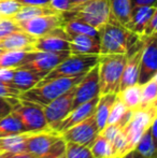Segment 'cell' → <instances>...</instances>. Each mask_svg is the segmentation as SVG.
<instances>
[{"label":"cell","instance_id":"obj_45","mask_svg":"<svg viewBox=\"0 0 157 158\" xmlns=\"http://www.w3.org/2000/svg\"><path fill=\"white\" fill-rule=\"evenodd\" d=\"M22 6H48L50 0H16Z\"/></svg>","mask_w":157,"mask_h":158},{"label":"cell","instance_id":"obj_1","mask_svg":"<svg viewBox=\"0 0 157 158\" xmlns=\"http://www.w3.org/2000/svg\"><path fill=\"white\" fill-rule=\"evenodd\" d=\"M139 35L128 30L110 15L109 22L99 30L100 54H127L139 40Z\"/></svg>","mask_w":157,"mask_h":158},{"label":"cell","instance_id":"obj_2","mask_svg":"<svg viewBox=\"0 0 157 158\" xmlns=\"http://www.w3.org/2000/svg\"><path fill=\"white\" fill-rule=\"evenodd\" d=\"M84 74L76 77H58L50 81H40L36 86L21 94V99L35 102L41 106H45L64 93L76 86Z\"/></svg>","mask_w":157,"mask_h":158},{"label":"cell","instance_id":"obj_4","mask_svg":"<svg viewBox=\"0 0 157 158\" xmlns=\"http://www.w3.org/2000/svg\"><path fill=\"white\" fill-rule=\"evenodd\" d=\"M110 13V0H87L61 15L65 22L78 19L100 30L109 22Z\"/></svg>","mask_w":157,"mask_h":158},{"label":"cell","instance_id":"obj_26","mask_svg":"<svg viewBox=\"0 0 157 158\" xmlns=\"http://www.w3.org/2000/svg\"><path fill=\"white\" fill-rule=\"evenodd\" d=\"M64 29H65L67 35L70 37V39L72 37H74V35H93V37L99 38V30H97L93 26L88 25L87 23H85L83 21H80L78 19H72L65 22Z\"/></svg>","mask_w":157,"mask_h":158},{"label":"cell","instance_id":"obj_30","mask_svg":"<svg viewBox=\"0 0 157 158\" xmlns=\"http://www.w3.org/2000/svg\"><path fill=\"white\" fill-rule=\"evenodd\" d=\"M156 144L157 141L154 140L149 127L140 138L134 150L145 158H156Z\"/></svg>","mask_w":157,"mask_h":158},{"label":"cell","instance_id":"obj_31","mask_svg":"<svg viewBox=\"0 0 157 158\" xmlns=\"http://www.w3.org/2000/svg\"><path fill=\"white\" fill-rule=\"evenodd\" d=\"M94 158H113L111 142L99 133L93 144L89 146Z\"/></svg>","mask_w":157,"mask_h":158},{"label":"cell","instance_id":"obj_20","mask_svg":"<svg viewBox=\"0 0 157 158\" xmlns=\"http://www.w3.org/2000/svg\"><path fill=\"white\" fill-rule=\"evenodd\" d=\"M36 38L28 35L24 30H17L6 37L0 39V48L3 51L9 50H23L32 46Z\"/></svg>","mask_w":157,"mask_h":158},{"label":"cell","instance_id":"obj_10","mask_svg":"<svg viewBox=\"0 0 157 158\" xmlns=\"http://www.w3.org/2000/svg\"><path fill=\"white\" fill-rule=\"evenodd\" d=\"M99 132L100 130L97 126L95 115L93 114L84 121L80 122L79 124L64 131L61 133V137L65 139L66 142H71V143L89 148L97 138V135H99Z\"/></svg>","mask_w":157,"mask_h":158},{"label":"cell","instance_id":"obj_19","mask_svg":"<svg viewBox=\"0 0 157 158\" xmlns=\"http://www.w3.org/2000/svg\"><path fill=\"white\" fill-rule=\"evenodd\" d=\"M42 79H43L42 74H39L28 69H24L22 67H17L15 68L11 84L19 92L23 93L36 86Z\"/></svg>","mask_w":157,"mask_h":158},{"label":"cell","instance_id":"obj_14","mask_svg":"<svg viewBox=\"0 0 157 158\" xmlns=\"http://www.w3.org/2000/svg\"><path fill=\"white\" fill-rule=\"evenodd\" d=\"M70 37L64 29V26L56 27L46 35L37 38L32 44L34 51L41 52H70Z\"/></svg>","mask_w":157,"mask_h":158},{"label":"cell","instance_id":"obj_27","mask_svg":"<svg viewBox=\"0 0 157 158\" xmlns=\"http://www.w3.org/2000/svg\"><path fill=\"white\" fill-rule=\"evenodd\" d=\"M25 132H28V131L12 112L0 118V138Z\"/></svg>","mask_w":157,"mask_h":158},{"label":"cell","instance_id":"obj_25","mask_svg":"<svg viewBox=\"0 0 157 158\" xmlns=\"http://www.w3.org/2000/svg\"><path fill=\"white\" fill-rule=\"evenodd\" d=\"M110 15L113 19H115L123 26L127 25L132 10L130 0H110Z\"/></svg>","mask_w":157,"mask_h":158},{"label":"cell","instance_id":"obj_34","mask_svg":"<svg viewBox=\"0 0 157 158\" xmlns=\"http://www.w3.org/2000/svg\"><path fill=\"white\" fill-rule=\"evenodd\" d=\"M127 111V108L125 106V104L123 103L119 97L118 96L114 101L113 106H112L111 110H110L109 113V117H108V122H107V125L108 124H114V123H118L119 122V119L123 117L124 113Z\"/></svg>","mask_w":157,"mask_h":158},{"label":"cell","instance_id":"obj_41","mask_svg":"<svg viewBox=\"0 0 157 158\" xmlns=\"http://www.w3.org/2000/svg\"><path fill=\"white\" fill-rule=\"evenodd\" d=\"M19 99H6L0 97V118L8 115L12 112L13 106L19 101Z\"/></svg>","mask_w":157,"mask_h":158},{"label":"cell","instance_id":"obj_43","mask_svg":"<svg viewBox=\"0 0 157 158\" xmlns=\"http://www.w3.org/2000/svg\"><path fill=\"white\" fill-rule=\"evenodd\" d=\"M14 71L15 68H0V81L11 84Z\"/></svg>","mask_w":157,"mask_h":158},{"label":"cell","instance_id":"obj_3","mask_svg":"<svg viewBox=\"0 0 157 158\" xmlns=\"http://www.w3.org/2000/svg\"><path fill=\"white\" fill-rule=\"evenodd\" d=\"M125 54L99 55V86L100 95L118 94L122 73L126 64Z\"/></svg>","mask_w":157,"mask_h":158},{"label":"cell","instance_id":"obj_15","mask_svg":"<svg viewBox=\"0 0 157 158\" xmlns=\"http://www.w3.org/2000/svg\"><path fill=\"white\" fill-rule=\"evenodd\" d=\"M60 135V133L55 130L30 132L26 140V152L41 158Z\"/></svg>","mask_w":157,"mask_h":158},{"label":"cell","instance_id":"obj_6","mask_svg":"<svg viewBox=\"0 0 157 158\" xmlns=\"http://www.w3.org/2000/svg\"><path fill=\"white\" fill-rule=\"evenodd\" d=\"M12 113L21 121L28 132L52 130L48 125L43 106L35 102L19 99L13 106Z\"/></svg>","mask_w":157,"mask_h":158},{"label":"cell","instance_id":"obj_22","mask_svg":"<svg viewBox=\"0 0 157 158\" xmlns=\"http://www.w3.org/2000/svg\"><path fill=\"white\" fill-rule=\"evenodd\" d=\"M30 132L0 138V153L26 152V140Z\"/></svg>","mask_w":157,"mask_h":158},{"label":"cell","instance_id":"obj_44","mask_svg":"<svg viewBox=\"0 0 157 158\" xmlns=\"http://www.w3.org/2000/svg\"><path fill=\"white\" fill-rule=\"evenodd\" d=\"M4 158H39L32 155L29 152H19V153H2Z\"/></svg>","mask_w":157,"mask_h":158},{"label":"cell","instance_id":"obj_36","mask_svg":"<svg viewBox=\"0 0 157 158\" xmlns=\"http://www.w3.org/2000/svg\"><path fill=\"white\" fill-rule=\"evenodd\" d=\"M66 145H67V142H66L65 139L60 135V137L51 145V148H48V152H46L41 158H57V157L61 156V155H64L66 152Z\"/></svg>","mask_w":157,"mask_h":158},{"label":"cell","instance_id":"obj_28","mask_svg":"<svg viewBox=\"0 0 157 158\" xmlns=\"http://www.w3.org/2000/svg\"><path fill=\"white\" fill-rule=\"evenodd\" d=\"M118 96L125 104L126 108L134 111L139 109L141 103V86L138 84L128 86V87L119 90Z\"/></svg>","mask_w":157,"mask_h":158},{"label":"cell","instance_id":"obj_51","mask_svg":"<svg viewBox=\"0 0 157 158\" xmlns=\"http://www.w3.org/2000/svg\"><path fill=\"white\" fill-rule=\"evenodd\" d=\"M0 158H4V157H3V155H2V154H0Z\"/></svg>","mask_w":157,"mask_h":158},{"label":"cell","instance_id":"obj_37","mask_svg":"<svg viewBox=\"0 0 157 158\" xmlns=\"http://www.w3.org/2000/svg\"><path fill=\"white\" fill-rule=\"evenodd\" d=\"M22 30L21 27L16 22H14L12 19H6V17H1L0 19V39L6 37L10 33Z\"/></svg>","mask_w":157,"mask_h":158},{"label":"cell","instance_id":"obj_49","mask_svg":"<svg viewBox=\"0 0 157 158\" xmlns=\"http://www.w3.org/2000/svg\"><path fill=\"white\" fill-rule=\"evenodd\" d=\"M57 158H66V157H65V154L61 155V156H59V157H57Z\"/></svg>","mask_w":157,"mask_h":158},{"label":"cell","instance_id":"obj_53","mask_svg":"<svg viewBox=\"0 0 157 158\" xmlns=\"http://www.w3.org/2000/svg\"><path fill=\"white\" fill-rule=\"evenodd\" d=\"M0 154H1V153H0Z\"/></svg>","mask_w":157,"mask_h":158},{"label":"cell","instance_id":"obj_7","mask_svg":"<svg viewBox=\"0 0 157 158\" xmlns=\"http://www.w3.org/2000/svg\"><path fill=\"white\" fill-rule=\"evenodd\" d=\"M156 118L157 106H153L147 109H137L134 111L128 123L122 129L130 151L134 150L145 130Z\"/></svg>","mask_w":157,"mask_h":158},{"label":"cell","instance_id":"obj_38","mask_svg":"<svg viewBox=\"0 0 157 158\" xmlns=\"http://www.w3.org/2000/svg\"><path fill=\"white\" fill-rule=\"evenodd\" d=\"M21 94L17 88H15L12 84L0 81V97L6 99H21Z\"/></svg>","mask_w":157,"mask_h":158},{"label":"cell","instance_id":"obj_42","mask_svg":"<svg viewBox=\"0 0 157 158\" xmlns=\"http://www.w3.org/2000/svg\"><path fill=\"white\" fill-rule=\"evenodd\" d=\"M156 27H157V12L154 13L151 19H150V21L147 22V26H145L141 37L149 38V37H152V35H155Z\"/></svg>","mask_w":157,"mask_h":158},{"label":"cell","instance_id":"obj_5","mask_svg":"<svg viewBox=\"0 0 157 158\" xmlns=\"http://www.w3.org/2000/svg\"><path fill=\"white\" fill-rule=\"evenodd\" d=\"M99 61V55H72L70 54L60 64L50 71L41 81L58 79V77H76L85 74Z\"/></svg>","mask_w":157,"mask_h":158},{"label":"cell","instance_id":"obj_29","mask_svg":"<svg viewBox=\"0 0 157 158\" xmlns=\"http://www.w3.org/2000/svg\"><path fill=\"white\" fill-rule=\"evenodd\" d=\"M157 106V74L141 86V103L139 109Z\"/></svg>","mask_w":157,"mask_h":158},{"label":"cell","instance_id":"obj_18","mask_svg":"<svg viewBox=\"0 0 157 158\" xmlns=\"http://www.w3.org/2000/svg\"><path fill=\"white\" fill-rule=\"evenodd\" d=\"M155 12H157L156 6H142L132 8L130 19L125 27L131 32L141 37L147 22L150 21L152 15Z\"/></svg>","mask_w":157,"mask_h":158},{"label":"cell","instance_id":"obj_8","mask_svg":"<svg viewBox=\"0 0 157 158\" xmlns=\"http://www.w3.org/2000/svg\"><path fill=\"white\" fill-rule=\"evenodd\" d=\"M70 55V52H41V51H30L22 64V68L28 69L43 77L54 69L58 64H60L65 58Z\"/></svg>","mask_w":157,"mask_h":158},{"label":"cell","instance_id":"obj_52","mask_svg":"<svg viewBox=\"0 0 157 158\" xmlns=\"http://www.w3.org/2000/svg\"><path fill=\"white\" fill-rule=\"evenodd\" d=\"M0 19H1V16H0Z\"/></svg>","mask_w":157,"mask_h":158},{"label":"cell","instance_id":"obj_21","mask_svg":"<svg viewBox=\"0 0 157 158\" xmlns=\"http://www.w3.org/2000/svg\"><path fill=\"white\" fill-rule=\"evenodd\" d=\"M116 97H118V94H105V95L99 96L94 115H95L97 126H98L100 131L107 125L110 110H111Z\"/></svg>","mask_w":157,"mask_h":158},{"label":"cell","instance_id":"obj_16","mask_svg":"<svg viewBox=\"0 0 157 158\" xmlns=\"http://www.w3.org/2000/svg\"><path fill=\"white\" fill-rule=\"evenodd\" d=\"M98 99H99V97L93 98L89 101L84 102V103L80 104L76 108L72 109L69 112V114L59 123L58 126H57V128H56L57 132L61 135V133L67 130V129L71 128L72 126L76 125L80 122L84 121V119L87 118L88 116L94 114Z\"/></svg>","mask_w":157,"mask_h":158},{"label":"cell","instance_id":"obj_24","mask_svg":"<svg viewBox=\"0 0 157 158\" xmlns=\"http://www.w3.org/2000/svg\"><path fill=\"white\" fill-rule=\"evenodd\" d=\"M48 14H58L50 6H22V8L13 15L11 19L16 23L27 21V19H34L40 15H48Z\"/></svg>","mask_w":157,"mask_h":158},{"label":"cell","instance_id":"obj_48","mask_svg":"<svg viewBox=\"0 0 157 158\" xmlns=\"http://www.w3.org/2000/svg\"><path fill=\"white\" fill-rule=\"evenodd\" d=\"M72 2H73L76 6H79V4H81V3H84L85 1H87V0H71Z\"/></svg>","mask_w":157,"mask_h":158},{"label":"cell","instance_id":"obj_39","mask_svg":"<svg viewBox=\"0 0 157 158\" xmlns=\"http://www.w3.org/2000/svg\"><path fill=\"white\" fill-rule=\"evenodd\" d=\"M48 6L58 14H63L68 11H71L76 6L71 0H50Z\"/></svg>","mask_w":157,"mask_h":158},{"label":"cell","instance_id":"obj_11","mask_svg":"<svg viewBox=\"0 0 157 158\" xmlns=\"http://www.w3.org/2000/svg\"><path fill=\"white\" fill-rule=\"evenodd\" d=\"M99 96H100V86H99V69L97 64L84 74L81 81L76 85V94L73 98L72 109Z\"/></svg>","mask_w":157,"mask_h":158},{"label":"cell","instance_id":"obj_13","mask_svg":"<svg viewBox=\"0 0 157 158\" xmlns=\"http://www.w3.org/2000/svg\"><path fill=\"white\" fill-rule=\"evenodd\" d=\"M22 30L27 32L28 35H32L34 38H40L46 35L51 30L55 29L56 27L64 26L65 21L61 14H48L40 15L34 19L17 23Z\"/></svg>","mask_w":157,"mask_h":158},{"label":"cell","instance_id":"obj_47","mask_svg":"<svg viewBox=\"0 0 157 158\" xmlns=\"http://www.w3.org/2000/svg\"><path fill=\"white\" fill-rule=\"evenodd\" d=\"M121 158H134V154H132V151H130V152H128L127 154H125Z\"/></svg>","mask_w":157,"mask_h":158},{"label":"cell","instance_id":"obj_46","mask_svg":"<svg viewBox=\"0 0 157 158\" xmlns=\"http://www.w3.org/2000/svg\"><path fill=\"white\" fill-rule=\"evenodd\" d=\"M132 8L142 6H156V0H130Z\"/></svg>","mask_w":157,"mask_h":158},{"label":"cell","instance_id":"obj_23","mask_svg":"<svg viewBox=\"0 0 157 158\" xmlns=\"http://www.w3.org/2000/svg\"><path fill=\"white\" fill-rule=\"evenodd\" d=\"M34 48L30 46L23 50H9L3 51L0 55V68H17L25 61V58Z\"/></svg>","mask_w":157,"mask_h":158},{"label":"cell","instance_id":"obj_17","mask_svg":"<svg viewBox=\"0 0 157 158\" xmlns=\"http://www.w3.org/2000/svg\"><path fill=\"white\" fill-rule=\"evenodd\" d=\"M69 51L72 55H99L100 40L87 35H74L70 39Z\"/></svg>","mask_w":157,"mask_h":158},{"label":"cell","instance_id":"obj_9","mask_svg":"<svg viewBox=\"0 0 157 158\" xmlns=\"http://www.w3.org/2000/svg\"><path fill=\"white\" fill-rule=\"evenodd\" d=\"M74 94H76V86H73L69 90L64 93L63 95L57 97L56 99L51 101L48 104H46L45 106H43L46 122L52 130L56 131V128L59 125V123L72 110Z\"/></svg>","mask_w":157,"mask_h":158},{"label":"cell","instance_id":"obj_40","mask_svg":"<svg viewBox=\"0 0 157 158\" xmlns=\"http://www.w3.org/2000/svg\"><path fill=\"white\" fill-rule=\"evenodd\" d=\"M122 130V127L119 126L118 123H114V124H108L105 126V128L100 131V135L102 137H105L107 140H109L110 142H112V140L116 137V135Z\"/></svg>","mask_w":157,"mask_h":158},{"label":"cell","instance_id":"obj_35","mask_svg":"<svg viewBox=\"0 0 157 158\" xmlns=\"http://www.w3.org/2000/svg\"><path fill=\"white\" fill-rule=\"evenodd\" d=\"M21 8L22 4L16 0H0V16L11 19Z\"/></svg>","mask_w":157,"mask_h":158},{"label":"cell","instance_id":"obj_50","mask_svg":"<svg viewBox=\"0 0 157 158\" xmlns=\"http://www.w3.org/2000/svg\"><path fill=\"white\" fill-rule=\"evenodd\" d=\"M2 52H3V50H2V48H0V55H1Z\"/></svg>","mask_w":157,"mask_h":158},{"label":"cell","instance_id":"obj_33","mask_svg":"<svg viewBox=\"0 0 157 158\" xmlns=\"http://www.w3.org/2000/svg\"><path fill=\"white\" fill-rule=\"evenodd\" d=\"M112 146V154H113V158H121L128 152H130L129 146H128L127 140H126L125 135H124L123 131H119L116 135V137L112 140L111 142Z\"/></svg>","mask_w":157,"mask_h":158},{"label":"cell","instance_id":"obj_12","mask_svg":"<svg viewBox=\"0 0 157 158\" xmlns=\"http://www.w3.org/2000/svg\"><path fill=\"white\" fill-rule=\"evenodd\" d=\"M157 74V43L156 35L147 38L142 51L139 67V74L137 84L142 86Z\"/></svg>","mask_w":157,"mask_h":158},{"label":"cell","instance_id":"obj_32","mask_svg":"<svg viewBox=\"0 0 157 158\" xmlns=\"http://www.w3.org/2000/svg\"><path fill=\"white\" fill-rule=\"evenodd\" d=\"M66 158H94L90 148L88 146L80 145V144L67 142L66 145Z\"/></svg>","mask_w":157,"mask_h":158}]
</instances>
